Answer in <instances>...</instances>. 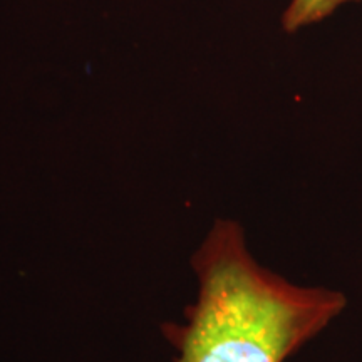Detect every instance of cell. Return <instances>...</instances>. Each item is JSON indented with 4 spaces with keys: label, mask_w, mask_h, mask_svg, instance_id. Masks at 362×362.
<instances>
[{
    "label": "cell",
    "mask_w": 362,
    "mask_h": 362,
    "mask_svg": "<svg viewBox=\"0 0 362 362\" xmlns=\"http://www.w3.org/2000/svg\"><path fill=\"white\" fill-rule=\"evenodd\" d=\"M197 302L170 324L178 362H284L341 314V292L300 287L257 264L242 226L216 220L194 253Z\"/></svg>",
    "instance_id": "obj_1"
},
{
    "label": "cell",
    "mask_w": 362,
    "mask_h": 362,
    "mask_svg": "<svg viewBox=\"0 0 362 362\" xmlns=\"http://www.w3.org/2000/svg\"><path fill=\"white\" fill-rule=\"evenodd\" d=\"M362 0H291L282 16L285 33H297L314 24H319L332 16L339 7Z\"/></svg>",
    "instance_id": "obj_2"
}]
</instances>
